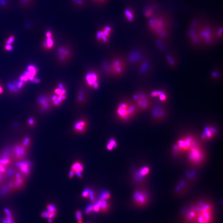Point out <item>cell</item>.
Instances as JSON below:
<instances>
[{
	"label": "cell",
	"mask_w": 223,
	"mask_h": 223,
	"mask_svg": "<svg viewBox=\"0 0 223 223\" xmlns=\"http://www.w3.org/2000/svg\"><path fill=\"white\" fill-rule=\"evenodd\" d=\"M90 1L92 3L97 5V0H90Z\"/></svg>",
	"instance_id": "cell-52"
},
{
	"label": "cell",
	"mask_w": 223,
	"mask_h": 223,
	"mask_svg": "<svg viewBox=\"0 0 223 223\" xmlns=\"http://www.w3.org/2000/svg\"><path fill=\"white\" fill-rule=\"evenodd\" d=\"M126 67V62L121 56L114 57L108 62V75L113 77H120L125 73Z\"/></svg>",
	"instance_id": "cell-5"
},
{
	"label": "cell",
	"mask_w": 223,
	"mask_h": 223,
	"mask_svg": "<svg viewBox=\"0 0 223 223\" xmlns=\"http://www.w3.org/2000/svg\"><path fill=\"white\" fill-rule=\"evenodd\" d=\"M75 174L79 178H82V172H75Z\"/></svg>",
	"instance_id": "cell-48"
},
{
	"label": "cell",
	"mask_w": 223,
	"mask_h": 223,
	"mask_svg": "<svg viewBox=\"0 0 223 223\" xmlns=\"http://www.w3.org/2000/svg\"><path fill=\"white\" fill-rule=\"evenodd\" d=\"M124 15L125 18L130 22L134 21V12L131 9L126 8L124 10Z\"/></svg>",
	"instance_id": "cell-23"
},
{
	"label": "cell",
	"mask_w": 223,
	"mask_h": 223,
	"mask_svg": "<svg viewBox=\"0 0 223 223\" xmlns=\"http://www.w3.org/2000/svg\"><path fill=\"white\" fill-rule=\"evenodd\" d=\"M26 179V177L17 171L5 185L4 192L10 194L20 191L25 187Z\"/></svg>",
	"instance_id": "cell-4"
},
{
	"label": "cell",
	"mask_w": 223,
	"mask_h": 223,
	"mask_svg": "<svg viewBox=\"0 0 223 223\" xmlns=\"http://www.w3.org/2000/svg\"><path fill=\"white\" fill-rule=\"evenodd\" d=\"M138 110L132 101L124 100L118 105L116 115L121 121H128L136 115Z\"/></svg>",
	"instance_id": "cell-2"
},
{
	"label": "cell",
	"mask_w": 223,
	"mask_h": 223,
	"mask_svg": "<svg viewBox=\"0 0 223 223\" xmlns=\"http://www.w3.org/2000/svg\"><path fill=\"white\" fill-rule=\"evenodd\" d=\"M54 92L58 97H59L63 101L67 98V90L65 86L62 83H58V88H56Z\"/></svg>",
	"instance_id": "cell-20"
},
{
	"label": "cell",
	"mask_w": 223,
	"mask_h": 223,
	"mask_svg": "<svg viewBox=\"0 0 223 223\" xmlns=\"http://www.w3.org/2000/svg\"><path fill=\"white\" fill-rule=\"evenodd\" d=\"M76 216L78 221L82 220V212H81V211H79V210L76 211Z\"/></svg>",
	"instance_id": "cell-39"
},
{
	"label": "cell",
	"mask_w": 223,
	"mask_h": 223,
	"mask_svg": "<svg viewBox=\"0 0 223 223\" xmlns=\"http://www.w3.org/2000/svg\"><path fill=\"white\" fill-rule=\"evenodd\" d=\"M90 190L88 189H86L84 191L82 192V197L85 198H87V197H89Z\"/></svg>",
	"instance_id": "cell-34"
},
{
	"label": "cell",
	"mask_w": 223,
	"mask_h": 223,
	"mask_svg": "<svg viewBox=\"0 0 223 223\" xmlns=\"http://www.w3.org/2000/svg\"><path fill=\"white\" fill-rule=\"evenodd\" d=\"M102 31H103L104 35L105 36H106V37L109 38L110 37V36H111V33H110L107 32V31H105V30H102Z\"/></svg>",
	"instance_id": "cell-45"
},
{
	"label": "cell",
	"mask_w": 223,
	"mask_h": 223,
	"mask_svg": "<svg viewBox=\"0 0 223 223\" xmlns=\"http://www.w3.org/2000/svg\"><path fill=\"white\" fill-rule=\"evenodd\" d=\"M28 125L30 127H33L35 125V120L32 118H30L28 120Z\"/></svg>",
	"instance_id": "cell-38"
},
{
	"label": "cell",
	"mask_w": 223,
	"mask_h": 223,
	"mask_svg": "<svg viewBox=\"0 0 223 223\" xmlns=\"http://www.w3.org/2000/svg\"><path fill=\"white\" fill-rule=\"evenodd\" d=\"M57 215V210L55 205L50 204L46 206V210L41 213V216L45 218L51 219L55 218Z\"/></svg>",
	"instance_id": "cell-17"
},
{
	"label": "cell",
	"mask_w": 223,
	"mask_h": 223,
	"mask_svg": "<svg viewBox=\"0 0 223 223\" xmlns=\"http://www.w3.org/2000/svg\"><path fill=\"white\" fill-rule=\"evenodd\" d=\"M23 82L22 81H21V82H19V83L18 84V87L19 88H21V87H22V85H23Z\"/></svg>",
	"instance_id": "cell-51"
},
{
	"label": "cell",
	"mask_w": 223,
	"mask_h": 223,
	"mask_svg": "<svg viewBox=\"0 0 223 223\" xmlns=\"http://www.w3.org/2000/svg\"><path fill=\"white\" fill-rule=\"evenodd\" d=\"M107 148L109 150H112L114 149L113 146L109 143H108L107 144Z\"/></svg>",
	"instance_id": "cell-46"
},
{
	"label": "cell",
	"mask_w": 223,
	"mask_h": 223,
	"mask_svg": "<svg viewBox=\"0 0 223 223\" xmlns=\"http://www.w3.org/2000/svg\"><path fill=\"white\" fill-rule=\"evenodd\" d=\"M197 211L195 204L191 205L183 211V218L185 223H196Z\"/></svg>",
	"instance_id": "cell-11"
},
{
	"label": "cell",
	"mask_w": 223,
	"mask_h": 223,
	"mask_svg": "<svg viewBox=\"0 0 223 223\" xmlns=\"http://www.w3.org/2000/svg\"><path fill=\"white\" fill-rule=\"evenodd\" d=\"M196 144H197V143L192 137H184L179 139L173 147V152L176 153L188 152Z\"/></svg>",
	"instance_id": "cell-7"
},
{
	"label": "cell",
	"mask_w": 223,
	"mask_h": 223,
	"mask_svg": "<svg viewBox=\"0 0 223 223\" xmlns=\"http://www.w3.org/2000/svg\"><path fill=\"white\" fill-rule=\"evenodd\" d=\"M103 30H105V31H107V32L110 33L111 34L112 32V28L111 26H108V25L105 26V27H104Z\"/></svg>",
	"instance_id": "cell-43"
},
{
	"label": "cell",
	"mask_w": 223,
	"mask_h": 223,
	"mask_svg": "<svg viewBox=\"0 0 223 223\" xmlns=\"http://www.w3.org/2000/svg\"><path fill=\"white\" fill-rule=\"evenodd\" d=\"M101 35H102V40L101 42L104 43V44H107L109 43L108 38L106 37L104 35L103 31L102 30H101Z\"/></svg>",
	"instance_id": "cell-33"
},
{
	"label": "cell",
	"mask_w": 223,
	"mask_h": 223,
	"mask_svg": "<svg viewBox=\"0 0 223 223\" xmlns=\"http://www.w3.org/2000/svg\"><path fill=\"white\" fill-rule=\"evenodd\" d=\"M14 39L15 38L13 36H10V37L9 38L8 40L6 41V44H7V45H10V44L13 42L14 40Z\"/></svg>",
	"instance_id": "cell-42"
},
{
	"label": "cell",
	"mask_w": 223,
	"mask_h": 223,
	"mask_svg": "<svg viewBox=\"0 0 223 223\" xmlns=\"http://www.w3.org/2000/svg\"><path fill=\"white\" fill-rule=\"evenodd\" d=\"M5 48L7 50H11L12 49V46L10 45H7L5 46Z\"/></svg>",
	"instance_id": "cell-49"
},
{
	"label": "cell",
	"mask_w": 223,
	"mask_h": 223,
	"mask_svg": "<svg viewBox=\"0 0 223 223\" xmlns=\"http://www.w3.org/2000/svg\"><path fill=\"white\" fill-rule=\"evenodd\" d=\"M88 92H87L84 87H81L78 89L77 96H76L77 103L79 106H84L88 101Z\"/></svg>",
	"instance_id": "cell-14"
},
{
	"label": "cell",
	"mask_w": 223,
	"mask_h": 223,
	"mask_svg": "<svg viewBox=\"0 0 223 223\" xmlns=\"http://www.w3.org/2000/svg\"><path fill=\"white\" fill-rule=\"evenodd\" d=\"M17 171L23 176L27 178L31 174L32 169V164L31 162L26 159L15 163Z\"/></svg>",
	"instance_id": "cell-13"
},
{
	"label": "cell",
	"mask_w": 223,
	"mask_h": 223,
	"mask_svg": "<svg viewBox=\"0 0 223 223\" xmlns=\"http://www.w3.org/2000/svg\"><path fill=\"white\" fill-rule=\"evenodd\" d=\"M2 88H1V87H0V93H2Z\"/></svg>",
	"instance_id": "cell-53"
},
{
	"label": "cell",
	"mask_w": 223,
	"mask_h": 223,
	"mask_svg": "<svg viewBox=\"0 0 223 223\" xmlns=\"http://www.w3.org/2000/svg\"><path fill=\"white\" fill-rule=\"evenodd\" d=\"M96 39L97 41L99 42H101V40H102V35H101V30L97 31L96 35Z\"/></svg>",
	"instance_id": "cell-37"
},
{
	"label": "cell",
	"mask_w": 223,
	"mask_h": 223,
	"mask_svg": "<svg viewBox=\"0 0 223 223\" xmlns=\"http://www.w3.org/2000/svg\"><path fill=\"white\" fill-rule=\"evenodd\" d=\"M187 152L189 160L194 165H199L204 160L205 154L203 149L197 144L192 146Z\"/></svg>",
	"instance_id": "cell-8"
},
{
	"label": "cell",
	"mask_w": 223,
	"mask_h": 223,
	"mask_svg": "<svg viewBox=\"0 0 223 223\" xmlns=\"http://www.w3.org/2000/svg\"><path fill=\"white\" fill-rule=\"evenodd\" d=\"M7 176V175L4 174V173H1L0 172V185L2 184V183L4 182Z\"/></svg>",
	"instance_id": "cell-35"
},
{
	"label": "cell",
	"mask_w": 223,
	"mask_h": 223,
	"mask_svg": "<svg viewBox=\"0 0 223 223\" xmlns=\"http://www.w3.org/2000/svg\"><path fill=\"white\" fill-rule=\"evenodd\" d=\"M149 168L148 167H144L140 168L137 173L138 176H136L137 178L140 179V178L145 177L149 174Z\"/></svg>",
	"instance_id": "cell-24"
},
{
	"label": "cell",
	"mask_w": 223,
	"mask_h": 223,
	"mask_svg": "<svg viewBox=\"0 0 223 223\" xmlns=\"http://www.w3.org/2000/svg\"><path fill=\"white\" fill-rule=\"evenodd\" d=\"M31 144L32 139L31 138L26 136L12 147L11 150V154L14 163H16L26 159L31 147Z\"/></svg>",
	"instance_id": "cell-1"
},
{
	"label": "cell",
	"mask_w": 223,
	"mask_h": 223,
	"mask_svg": "<svg viewBox=\"0 0 223 223\" xmlns=\"http://www.w3.org/2000/svg\"><path fill=\"white\" fill-rule=\"evenodd\" d=\"M88 122L84 119H81L75 123L73 128L74 131L78 133L84 132L87 130Z\"/></svg>",
	"instance_id": "cell-18"
},
{
	"label": "cell",
	"mask_w": 223,
	"mask_h": 223,
	"mask_svg": "<svg viewBox=\"0 0 223 223\" xmlns=\"http://www.w3.org/2000/svg\"><path fill=\"white\" fill-rule=\"evenodd\" d=\"M72 1L75 6L78 7H84L86 5V2L85 0H72Z\"/></svg>",
	"instance_id": "cell-29"
},
{
	"label": "cell",
	"mask_w": 223,
	"mask_h": 223,
	"mask_svg": "<svg viewBox=\"0 0 223 223\" xmlns=\"http://www.w3.org/2000/svg\"><path fill=\"white\" fill-rule=\"evenodd\" d=\"M97 202L99 205L100 209L102 212H107L108 211L110 208V204L107 201L99 199Z\"/></svg>",
	"instance_id": "cell-22"
},
{
	"label": "cell",
	"mask_w": 223,
	"mask_h": 223,
	"mask_svg": "<svg viewBox=\"0 0 223 223\" xmlns=\"http://www.w3.org/2000/svg\"><path fill=\"white\" fill-rule=\"evenodd\" d=\"M200 40H202L205 44H210L213 41V34L210 29H204L198 35Z\"/></svg>",
	"instance_id": "cell-15"
},
{
	"label": "cell",
	"mask_w": 223,
	"mask_h": 223,
	"mask_svg": "<svg viewBox=\"0 0 223 223\" xmlns=\"http://www.w3.org/2000/svg\"><path fill=\"white\" fill-rule=\"evenodd\" d=\"M197 217L196 223H212L213 221V206L211 203L201 201L195 204Z\"/></svg>",
	"instance_id": "cell-3"
},
{
	"label": "cell",
	"mask_w": 223,
	"mask_h": 223,
	"mask_svg": "<svg viewBox=\"0 0 223 223\" xmlns=\"http://www.w3.org/2000/svg\"><path fill=\"white\" fill-rule=\"evenodd\" d=\"M44 46L47 49H51L54 45V40L52 37H48L44 43Z\"/></svg>",
	"instance_id": "cell-27"
},
{
	"label": "cell",
	"mask_w": 223,
	"mask_h": 223,
	"mask_svg": "<svg viewBox=\"0 0 223 223\" xmlns=\"http://www.w3.org/2000/svg\"><path fill=\"white\" fill-rule=\"evenodd\" d=\"M75 174V172L73 170H71L70 171V172H69V178H73V177H74V176Z\"/></svg>",
	"instance_id": "cell-44"
},
{
	"label": "cell",
	"mask_w": 223,
	"mask_h": 223,
	"mask_svg": "<svg viewBox=\"0 0 223 223\" xmlns=\"http://www.w3.org/2000/svg\"><path fill=\"white\" fill-rule=\"evenodd\" d=\"M28 72L31 75L34 77L35 75V74H36V72H37V70H36V68L35 67L33 66H30L28 68Z\"/></svg>",
	"instance_id": "cell-30"
},
{
	"label": "cell",
	"mask_w": 223,
	"mask_h": 223,
	"mask_svg": "<svg viewBox=\"0 0 223 223\" xmlns=\"http://www.w3.org/2000/svg\"><path fill=\"white\" fill-rule=\"evenodd\" d=\"M45 35H46L47 38L52 37V34L51 31H47Z\"/></svg>",
	"instance_id": "cell-47"
},
{
	"label": "cell",
	"mask_w": 223,
	"mask_h": 223,
	"mask_svg": "<svg viewBox=\"0 0 223 223\" xmlns=\"http://www.w3.org/2000/svg\"></svg>",
	"instance_id": "cell-54"
},
{
	"label": "cell",
	"mask_w": 223,
	"mask_h": 223,
	"mask_svg": "<svg viewBox=\"0 0 223 223\" xmlns=\"http://www.w3.org/2000/svg\"><path fill=\"white\" fill-rule=\"evenodd\" d=\"M71 169L76 172H82L84 169V166L82 163L79 162H75L71 167Z\"/></svg>",
	"instance_id": "cell-25"
},
{
	"label": "cell",
	"mask_w": 223,
	"mask_h": 223,
	"mask_svg": "<svg viewBox=\"0 0 223 223\" xmlns=\"http://www.w3.org/2000/svg\"><path fill=\"white\" fill-rule=\"evenodd\" d=\"M167 114L166 110L163 106L157 105L153 107L152 115L154 119L160 120L164 119Z\"/></svg>",
	"instance_id": "cell-16"
},
{
	"label": "cell",
	"mask_w": 223,
	"mask_h": 223,
	"mask_svg": "<svg viewBox=\"0 0 223 223\" xmlns=\"http://www.w3.org/2000/svg\"><path fill=\"white\" fill-rule=\"evenodd\" d=\"M100 210V207L98 204L96 202L94 205H93V211L95 212H98Z\"/></svg>",
	"instance_id": "cell-41"
},
{
	"label": "cell",
	"mask_w": 223,
	"mask_h": 223,
	"mask_svg": "<svg viewBox=\"0 0 223 223\" xmlns=\"http://www.w3.org/2000/svg\"><path fill=\"white\" fill-rule=\"evenodd\" d=\"M164 92H153L152 93V96L156 97V96H158L159 97V100L162 101H164L167 100V96L166 94L164 93Z\"/></svg>",
	"instance_id": "cell-26"
},
{
	"label": "cell",
	"mask_w": 223,
	"mask_h": 223,
	"mask_svg": "<svg viewBox=\"0 0 223 223\" xmlns=\"http://www.w3.org/2000/svg\"><path fill=\"white\" fill-rule=\"evenodd\" d=\"M33 82H35V83H39L40 82V80L38 79V78H33L32 80Z\"/></svg>",
	"instance_id": "cell-50"
},
{
	"label": "cell",
	"mask_w": 223,
	"mask_h": 223,
	"mask_svg": "<svg viewBox=\"0 0 223 223\" xmlns=\"http://www.w3.org/2000/svg\"><path fill=\"white\" fill-rule=\"evenodd\" d=\"M85 82L90 88L97 90L99 87V75L96 71H88L85 76Z\"/></svg>",
	"instance_id": "cell-10"
},
{
	"label": "cell",
	"mask_w": 223,
	"mask_h": 223,
	"mask_svg": "<svg viewBox=\"0 0 223 223\" xmlns=\"http://www.w3.org/2000/svg\"><path fill=\"white\" fill-rule=\"evenodd\" d=\"M133 201L134 204L138 207H144L149 203V197L147 192L144 190H137L133 195Z\"/></svg>",
	"instance_id": "cell-9"
},
{
	"label": "cell",
	"mask_w": 223,
	"mask_h": 223,
	"mask_svg": "<svg viewBox=\"0 0 223 223\" xmlns=\"http://www.w3.org/2000/svg\"><path fill=\"white\" fill-rule=\"evenodd\" d=\"M217 133L216 129L211 126H207L205 128L204 131L202 135V140H206L212 139Z\"/></svg>",
	"instance_id": "cell-19"
},
{
	"label": "cell",
	"mask_w": 223,
	"mask_h": 223,
	"mask_svg": "<svg viewBox=\"0 0 223 223\" xmlns=\"http://www.w3.org/2000/svg\"><path fill=\"white\" fill-rule=\"evenodd\" d=\"M109 0H97V5L99 6H104L108 2Z\"/></svg>",
	"instance_id": "cell-40"
},
{
	"label": "cell",
	"mask_w": 223,
	"mask_h": 223,
	"mask_svg": "<svg viewBox=\"0 0 223 223\" xmlns=\"http://www.w3.org/2000/svg\"><path fill=\"white\" fill-rule=\"evenodd\" d=\"M93 211V205L90 204L88 205L85 210V213L88 214L92 213Z\"/></svg>",
	"instance_id": "cell-31"
},
{
	"label": "cell",
	"mask_w": 223,
	"mask_h": 223,
	"mask_svg": "<svg viewBox=\"0 0 223 223\" xmlns=\"http://www.w3.org/2000/svg\"><path fill=\"white\" fill-rule=\"evenodd\" d=\"M2 223H15V219L11 210L5 209L4 211V216L2 219Z\"/></svg>",
	"instance_id": "cell-21"
},
{
	"label": "cell",
	"mask_w": 223,
	"mask_h": 223,
	"mask_svg": "<svg viewBox=\"0 0 223 223\" xmlns=\"http://www.w3.org/2000/svg\"><path fill=\"white\" fill-rule=\"evenodd\" d=\"M89 197L90 200L92 202H95V195L94 192L93 190H90L89 191Z\"/></svg>",
	"instance_id": "cell-32"
},
{
	"label": "cell",
	"mask_w": 223,
	"mask_h": 223,
	"mask_svg": "<svg viewBox=\"0 0 223 223\" xmlns=\"http://www.w3.org/2000/svg\"><path fill=\"white\" fill-rule=\"evenodd\" d=\"M138 110L145 111L152 107V101L150 97L145 93L139 92L134 93L132 96V101Z\"/></svg>",
	"instance_id": "cell-6"
},
{
	"label": "cell",
	"mask_w": 223,
	"mask_h": 223,
	"mask_svg": "<svg viewBox=\"0 0 223 223\" xmlns=\"http://www.w3.org/2000/svg\"><path fill=\"white\" fill-rule=\"evenodd\" d=\"M108 143H110L113 146L114 149H116L117 147V144H116V140H115V139L112 138L109 140Z\"/></svg>",
	"instance_id": "cell-36"
},
{
	"label": "cell",
	"mask_w": 223,
	"mask_h": 223,
	"mask_svg": "<svg viewBox=\"0 0 223 223\" xmlns=\"http://www.w3.org/2000/svg\"><path fill=\"white\" fill-rule=\"evenodd\" d=\"M111 193L107 191H104L100 194L99 199L107 201L111 197Z\"/></svg>",
	"instance_id": "cell-28"
},
{
	"label": "cell",
	"mask_w": 223,
	"mask_h": 223,
	"mask_svg": "<svg viewBox=\"0 0 223 223\" xmlns=\"http://www.w3.org/2000/svg\"><path fill=\"white\" fill-rule=\"evenodd\" d=\"M57 53L58 59L62 63H68L73 56V50L68 45L60 46L58 48Z\"/></svg>",
	"instance_id": "cell-12"
}]
</instances>
